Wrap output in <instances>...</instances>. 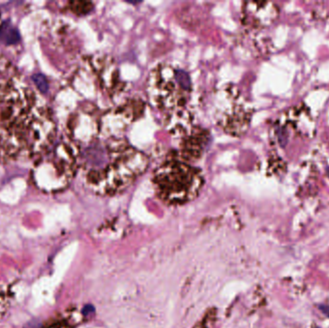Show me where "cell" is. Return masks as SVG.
Returning a JSON list of instances; mask_svg holds the SVG:
<instances>
[{"instance_id": "4fadbf2b", "label": "cell", "mask_w": 329, "mask_h": 328, "mask_svg": "<svg viewBox=\"0 0 329 328\" xmlns=\"http://www.w3.org/2000/svg\"><path fill=\"white\" fill-rule=\"evenodd\" d=\"M69 9L78 16H84L93 10V4L86 1H72L69 3Z\"/></svg>"}, {"instance_id": "277c9868", "label": "cell", "mask_w": 329, "mask_h": 328, "mask_svg": "<svg viewBox=\"0 0 329 328\" xmlns=\"http://www.w3.org/2000/svg\"><path fill=\"white\" fill-rule=\"evenodd\" d=\"M146 91L150 104L164 116L187 108L192 82L185 71L160 64L149 73Z\"/></svg>"}, {"instance_id": "ba28073f", "label": "cell", "mask_w": 329, "mask_h": 328, "mask_svg": "<svg viewBox=\"0 0 329 328\" xmlns=\"http://www.w3.org/2000/svg\"><path fill=\"white\" fill-rule=\"evenodd\" d=\"M68 128L73 144L88 145L97 139L100 132V121L93 112L79 111L71 118Z\"/></svg>"}, {"instance_id": "8fae6325", "label": "cell", "mask_w": 329, "mask_h": 328, "mask_svg": "<svg viewBox=\"0 0 329 328\" xmlns=\"http://www.w3.org/2000/svg\"><path fill=\"white\" fill-rule=\"evenodd\" d=\"M193 115L188 108L164 116V125L169 132L175 136L186 137L194 129Z\"/></svg>"}, {"instance_id": "5bb4252c", "label": "cell", "mask_w": 329, "mask_h": 328, "mask_svg": "<svg viewBox=\"0 0 329 328\" xmlns=\"http://www.w3.org/2000/svg\"><path fill=\"white\" fill-rule=\"evenodd\" d=\"M42 328H72L66 318H52Z\"/></svg>"}, {"instance_id": "9a60e30c", "label": "cell", "mask_w": 329, "mask_h": 328, "mask_svg": "<svg viewBox=\"0 0 329 328\" xmlns=\"http://www.w3.org/2000/svg\"><path fill=\"white\" fill-rule=\"evenodd\" d=\"M33 81L35 82V84L37 85L38 89L42 92H45L47 91V82H46V79L44 78L43 75H41V74H36L33 76Z\"/></svg>"}, {"instance_id": "6da1fadb", "label": "cell", "mask_w": 329, "mask_h": 328, "mask_svg": "<svg viewBox=\"0 0 329 328\" xmlns=\"http://www.w3.org/2000/svg\"><path fill=\"white\" fill-rule=\"evenodd\" d=\"M57 126L41 95L0 57V161L40 157L53 146Z\"/></svg>"}, {"instance_id": "7a4b0ae2", "label": "cell", "mask_w": 329, "mask_h": 328, "mask_svg": "<svg viewBox=\"0 0 329 328\" xmlns=\"http://www.w3.org/2000/svg\"><path fill=\"white\" fill-rule=\"evenodd\" d=\"M80 160L85 183L99 195L124 192L149 164L145 154L120 137L97 138L85 146Z\"/></svg>"}, {"instance_id": "52a82bcc", "label": "cell", "mask_w": 329, "mask_h": 328, "mask_svg": "<svg viewBox=\"0 0 329 328\" xmlns=\"http://www.w3.org/2000/svg\"><path fill=\"white\" fill-rule=\"evenodd\" d=\"M144 108V101L133 98L117 108L108 109L100 119V132L105 138L119 137V134L143 116Z\"/></svg>"}, {"instance_id": "e0dca14e", "label": "cell", "mask_w": 329, "mask_h": 328, "mask_svg": "<svg viewBox=\"0 0 329 328\" xmlns=\"http://www.w3.org/2000/svg\"><path fill=\"white\" fill-rule=\"evenodd\" d=\"M316 328H319V327H316Z\"/></svg>"}, {"instance_id": "7c38bea8", "label": "cell", "mask_w": 329, "mask_h": 328, "mask_svg": "<svg viewBox=\"0 0 329 328\" xmlns=\"http://www.w3.org/2000/svg\"><path fill=\"white\" fill-rule=\"evenodd\" d=\"M11 295L9 289L0 285V319L4 318L11 306Z\"/></svg>"}, {"instance_id": "8992f818", "label": "cell", "mask_w": 329, "mask_h": 328, "mask_svg": "<svg viewBox=\"0 0 329 328\" xmlns=\"http://www.w3.org/2000/svg\"><path fill=\"white\" fill-rule=\"evenodd\" d=\"M211 113L214 122L223 131L241 137L250 125L254 109L235 86L227 85L213 92Z\"/></svg>"}, {"instance_id": "30bf717a", "label": "cell", "mask_w": 329, "mask_h": 328, "mask_svg": "<svg viewBox=\"0 0 329 328\" xmlns=\"http://www.w3.org/2000/svg\"><path fill=\"white\" fill-rule=\"evenodd\" d=\"M210 142V134L202 128H194L188 134L180 145V150L177 152L178 157L188 163V161H196L204 152Z\"/></svg>"}, {"instance_id": "5b68a950", "label": "cell", "mask_w": 329, "mask_h": 328, "mask_svg": "<svg viewBox=\"0 0 329 328\" xmlns=\"http://www.w3.org/2000/svg\"><path fill=\"white\" fill-rule=\"evenodd\" d=\"M78 165L77 148L73 143L60 142L39 157L33 180L43 192H57L70 184Z\"/></svg>"}, {"instance_id": "3957f363", "label": "cell", "mask_w": 329, "mask_h": 328, "mask_svg": "<svg viewBox=\"0 0 329 328\" xmlns=\"http://www.w3.org/2000/svg\"><path fill=\"white\" fill-rule=\"evenodd\" d=\"M204 184L202 172L181 160L177 153L158 167L153 185L158 197L170 205H181L193 200Z\"/></svg>"}, {"instance_id": "9c48e42d", "label": "cell", "mask_w": 329, "mask_h": 328, "mask_svg": "<svg viewBox=\"0 0 329 328\" xmlns=\"http://www.w3.org/2000/svg\"><path fill=\"white\" fill-rule=\"evenodd\" d=\"M279 8L272 2H244L242 8V21L252 28H265L276 21Z\"/></svg>"}, {"instance_id": "2e32d148", "label": "cell", "mask_w": 329, "mask_h": 328, "mask_svg": "<svg viewBox=\"0 0 329 328\" xmlns=\"http://www.w3.org/2000/svg\"><path fill=\"white\" fill-rule=\"evenodd\" d=\"M320 309L322 310V312L324 313V314H326L327 316L329 317V307L328 306H322V307H320Z\"/></svg>"}]
</instances>
